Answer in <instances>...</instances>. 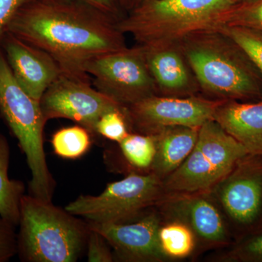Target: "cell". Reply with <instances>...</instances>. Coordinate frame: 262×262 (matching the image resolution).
<instances>
[{"mask_svg": "<svg viewBox=\"0 0 262 262\" xmlns=\"http://www.w3.org/2000/svg\"><path fill=\"white\" fill-rule=\"evenodd\" d=\"M117 20L85 3L31 0L15 15L8 33L47 52L62 75L91 81L84 71L90 60L127 48Z\"/></svg>", "mask_w": 262, "mask_h": 262, "instance_id": "obj_1", "label": "cell"}, {"mask_svg": "<svg viewBox=\"0 0 262 262\" xmlns=\"http://www.w3.org/2000/svg\"><path fill=\"white\" fill-rule=\"evenodd\" d=\"M179 42L201 92L212 99L262 100V73L237 43L215 30L193 33Z\"/></svg>", "mask_w": 262, "mask_h": 262, "instance_id": "obj_2", "label": "cell"}, {"mask_svg": "<svg viewBox=\"0 0 262 262\" xmlns=\"http://www.w3.org/2000/svg\"><path fill=\"white\" fill-rule=\"evenodd\" d=\"M18 254L28 262H75L87 246L89 223L52 201L24 194Z\"/></svg>", "mask_w": 262, "mask_h": 262, "instance_id": "obj_3", "label": "cell"}, {"mask_svg": "<svg viewBox=\"0 0 262 262\" xmlns=\"http://www.w3.org/2000/svg\"><path fill=\"white\" fill-rule=\"evenodd\" d=\"M231 0H150L117 20V29L139 45L180 42L220 25Z\"/></svg>", "mask_w": 262, "mask_h": 262, "instance_id": "obj_4", "label": "cell"}, {"mask_svg": "<svg viewBox=\"0 0 262 262\" xmlns=\"http://www.w3.org/2000/svg\"><path fill=\"white\" fill-rule=\"evenodd\" d=\"M0 115L27 158L32 173L31 195L52 201L56 183L48 168L44 149L43 133L47 121L39 101L31 97L15 80L1 47Z\"/></svg>", "mask_w": 262, "mask_h": 262, "instance_id": "obj_5", "label": "cell"}, {"mask_svg": "<svg viewBox=\"0 0 262 262\" xmlns=\"http://www.w3.org/2000/svg\"><path fill=\"white\" fill-rule=\"evenodd\" d=\"M250 154L214 120L200 127L194 149L175 171L163 179L165 194L209 192Z\"/></svg>", "mask_w": 262, "mask_h": 262, "instance_id": "obj_6", "label": "cell"}, {"mask_svg": "<svg viewBox=\"0 0 262 262\" xmlns=\"http://www.w3.org/2000/svg\"><path fill=\"white\" fill-rule=\"evenodd\" d=\"M164 194L163 180L155 174L130 171L121 180L108 183L98 195L79 196L65 209L94 223H127L155 208Z\"/></svg>", "mask_w": 262, "mask_h": 262, "instance_id": "obj_7", "label": "cell"}, {"mask_svg": "<svg viewBox=\"0 0 262 262\" xmlns=\"http://www.w3.org/2000/svg\"><path fill=\"white\" fill-rule=\"evenodd\" d=\"M234 242L262 230V155L248 154L209 191Z\"/></svg>", "mask_w": 262, "mask_h": 262, "instance_id": "obj_8", "label": "cell"}, {"mask_svg": "<svg viewBox=\"0 0 262 262\" xmlns=\"http://www.w3.org/2000/svg\"><path fill=\"white\" fill-rule=\"evenodd\" d=\"M84 71L95 89L124 107L158 95L141 45L95 57Z\"/></svg>", "mask_w": 262, "mask_h": 262, "instance_id": "obj_9", "label": "cell"}, {"mask_svg": "<svg viewBox=\"0 0 262 262\" xmlns=\"http://www.w3.org/2000/svg\"><path fill=\"white\" fill-rule=\"evenodd\" d=\"M155 208L163 220L179 221L192 231L196 242L194 258L234 242L225 215L209 192L165 194Z\"/></svg>", "mask_w": 262, "mask_h": 262, "instance_id": "obj_10", "label": "cell"}, {"mask_svg": "<svg viewBox=\"0 0 262 262\" xmlns=\"http://www.w3.org/2000/svg\"><path fill=\"white\" fill-rule=\"evenodd\" d=\"M224 101L198 95L173 97L157 94L125 108L131 132L153 135L168 127H201L213 120Z\"/></svg>", "mask_w": 262, "mask_h": 262, "instance_id": "obj_11", "label": "cell"}, {"mask_svg": "<svg viewBox=\"0 0 262 262\" xmlns=\"http://www.w3.org/2000/svg\"><path fill=\"white\" fill-rule=\"evenodd\" d=\"M91 81L61 75L41 98V110L46 121L67 119L96 134V124L108 112L125 108L100 92Z\"/></svg>", "mask_w": 262, "mask_h": 262, "instance_id": "obj_12", "label": "cell"}, {"mask_svg": "<svg viewBox=\"0 0 262 262\" xmlns=\"http://www.w3.org/2000/svg\"><path fill=\"white\" fill-rule=\"evenodd\" d=\"M163 219L156 208L133 222L101 225L88 222L90 228L101 234L122 261H169L162 251L159 229Z\"/></svg>", "mask_w": 262, "mask_h": 262, "instance_id": "obj_13", "label": "cell"}, {"mask_svg": "<svg viewBox=\"0 0 262 262\" xmlns=\"http://www.w3.org/2000/svg\"><path fill=\"white\" fill-rule=\"evenodd\" d=\"M2 50L15 80L36 101L62 75L56 60L40 48L24 42L8 33L1 43Z\"/></svg>", "mask_w": 262, "mask_h": 262, "instance_id": "obj_14", "label": "cell"}, {"mask_svg": "<svg viewBox=\"0 0 262 262\" xmlns=\"http://www.w3.org/2000/svg\"><path fill=\"white\" fill-rule=\"evenodd\" d=\"M141 46L158 95L187 97L201 92L179 42Z\"/></svg>", "mask_w": 262, "mask_h": 262, "instance_id": "obj_15", "label": "cell"}, {"mask_svg": "<svg viewBox=\"0 0 262 262\" xmlns=\"http://www.w3.org/2000/svg\"><path fill=\"white\" fill-rule=\"evenodd\" d=\"M213 120L248 153L262 155V100L224 101Z\"/></svg>", "mask_w": 262, "mask_h": 262, "instance_id": "obj_16", "label": "cell"}, {"mask_svg": "<svg viewBox=\"0 0 262 262\" xmlns=\"http://www.w3.org/2000/svg\"><path fill=\"white\" fill-rule=\"evenodd\" d=\"M200 127H165L153 134L156 139V155L151 169L163 180L180 166L195 146Z\"/></svg>", "mask_w": 262, "mask_h": 262, "instance_id": "obj_17", "label": "cell"}, {"mask_svg": "<svg viewBox=\"0 0 262 262\" xmlns=\"http://www.w3.org/2000/svg\"><path fill=\"white\" fill-rule=\"evenodd\" d=\"M10 149L8 141L0 134V217L17 227L20 221V203L25 192L24 182L8 176Z\"/></svg>", "mask_w": 262, "mask_h": 262, "instance_id": "obj_18", "label": "cell"}, {"mask_svg": "<svg viewBox=\"0 0 262 262\" xmlns=\"http://www.w3.org/2000/svg\"><path fill=\"white\" fill-rule=\"evenodd\" d=\"M159 242L169 261L195 256V236L188 226L179 221L163 220L159 229Z\"/></svg>", "mask_w": 262, "mask_h": 262, "instance_id": "obj_19", "label": "cell"}, {"mask_svg": "<svg viewBox=\"0 0 262 262\" xmlns=\"http://www.w3.org/2000/svg\"><path fill=\"white\" fill-rule=\"evenodd\" d=\"M118 144L122 158L130 166V171L151 173L156 155L155 135L130 132Z\"/></svg>", "mask_w": 262, "mask_h": 262, "instance_id": "obj_20", "label": "cell"}, {"mask_svg": "<svg viewBox=\"0 0 262 262\" xmlns=\"http://www.w3.org/2000/svg\"><path fill=\"white\" fill-rule=\"evenodd\" d=\"M91 135L89 130L81 125L63 127L52 136L53 151L63 159H78L91 148Z\"/></svg>", "mask_w": 262, "mask_h": 262, "instance_id": "obj_21", "label": "cell"}, {"mask_svg": "<svg viewBox=\"0 0 262 262\" xmlns=\"http://www.w3.org/2000/svg\"><path fill=\"white\" fill-rule=\"evenodd\" d=\"M208 259L215 262H262V230L217 250Z\"/></svg>", "mask_w": 262, "mask_h": 262, "instance_id": "obj_22", "label": "cell"}, {"mask_svg": "<svg viewBox=\"0 0 262 262\" xmlns=\"http://www.w3.org/2000/svg\"><path fill=\"white\" fill-rule=\"evenodd\" d=\"M214 29L237 43L262 73V32L236 26H220Z\"/></svg>", "mask_w": 262, "mask_h": 262, "instance_id": "obj_23", "label": "cell"}, {"mask_svg": "<svg viewBox=\"0 0 262 262\" xmlns=\"http://www.w3.org/2000/svg\"><path fill=\"white\" fill-rule=\"evenodd\" d=\"M223 25L246 27L262 32V0L234 5L224 15L220 26Z\"/></svg>", "mask_w": 262, "mask_h": 262, "instance_id": "obj_24", "label": "cell"}, {"mask_svg": "<svg viewBox=\"0 0 262 262\" xmlns=\"http://www.w3.org/2000/svg\"><path fill=\"white\" fill-rule=\"evenodd\" d=\"M96 132L97 135L117 144L123 140L131 132L126 108L113 110L103 115L96 124Z\"/></svg>", "mask_w": 262, "mask_h": 262, "instance_id": "obj_25", "label": "cell"}, {"mask_svg": "<svg viewBox=\"0 0 262 262\" xmlns=\"http://www.w3.org/2000/svg\"><path fill=\"white\" fill-rule=\"evenodd\" d=\"M90 228V227H89ZM107 241L101 234L90 228L87 241V257L89 262H112L115 259L114 253Z\"/></svg>", "mask_w": 262, "mask_h": 262, "instance_id": "obj_26", "label": "cell"}, {"mask_svg": "<svg viewBox=\"0 0 262 262\" xmlns=\"http://www.w3.org/2000/svg\"><path fill=\"white\" fill-rule=\"evenodd\" d=\"M15 227L0 217V262L8 261L18 253V233Z\"/></svg>", "mask_w": 262, "mask_h": 262, "instance_id": "obj_27", "label": "cell"}, {"mask_svg": "<svg viewBox=\"0 0 262 262\" xmlns=\"http://www.w3.org/2000/svg\"><path fill=\"white\" fill-rule=\"evenodd\" d=\"M31 0H0V46L19 10Z\"/></svg>", "mask_w": 262, "mask_h": 262, "instance_id": "obj_28", "label": "cell"}, {"mask_svg": "<svg viewBox=\"0 0 262 262\" xmlns=\"http://www.w3.org/2000/svg\"><path fill=\"white\" fill-rule=\"evenodd\" d=\"M39 1L46 2V3H82L91 5L97 9L107 13L120 20L123 16L122 10L117 4V0H39Z\"/></svg>", "mask_w": 262, "mask_h": 262, "instance_id": "obj_29", "label": "cell"}, {"mask_svg": "<svg viewBox=\"0 0 262 262\" xmlns=\"http://www.w3.org/2000/svg\"><path fill=\"white\" fill-rule=\"evenodd\" d=\"M149 1L150 0H117L120 9L125 10L127 13Z\"/></svg>", "mask_w": 262, "mask_h": 262, "instance_id": "obj_30", "label": "cell"}, {"mask_svg": "<svg viewBox=\"0 0 262 262\" xmlns=\"http://www.w3.org/2000/svg\"><path fill=\"white\" fill-rule=\"evenodd\" d=\"M232 3H234V4H238V3H243L244 2V0H231Z\"/></svg>", "mask_w": 262, "mask_h": 262, "instance_id": "obj_31", "label": "cell"}, {"mask_svg": "<svg viewBox=\"0 0 262 262\" xmlns=\"http://www.w3.org/2000/svg\"><path fill=\"white\" fill-rule=\"evenodd\" d=\"M256 1V0H244L246 3H251V2Z\"/></svg>", "mask_w": 262, "mask_h": 262, "instance_id": "obj_32", "label": "cell"}]
</instances>
